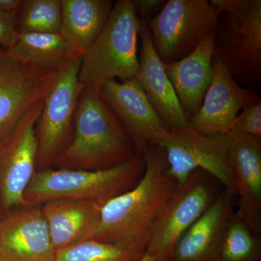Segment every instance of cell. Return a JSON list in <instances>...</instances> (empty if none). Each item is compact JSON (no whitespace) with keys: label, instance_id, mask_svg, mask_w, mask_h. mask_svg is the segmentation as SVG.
<instances>
[{"label":"cell","instance_id":"1","mask_svg":"<svg viewBox=\"0 0 261 261\" xmlns=\"http://www.w3.org/2000/svg\"><path fill=\"white\" fill-rule=\"evenodd\" d=\"M142 154L145 161L143 176L129 191L102 205L99 224L86 240L147 250L152 228L177 184L166 173L168 163L161 146L149 144Z\"/></svg>","mask_w":261,"mask_h":261},{"label":"cell","instance_id":"2","mask_svg":"<svg viewBox=\"0 0 261 261\" xmlns=\"http://www.w3.org/2000/svg\"><path fill=\"white\" fill-rule=\"evenodd\" d=\"M137 153L126 128L98 90L82 88L71 137L51 168L99 171L119 166Z\"/></svg>","mask_w":261,"mask_h":261},{"label":"cell","instance_id":"3","mask_svg":"<svg viewBox=\"0 0 261 261\" xmlns=\"http://www.w3.org/2000/svg\"><path fill=\"white\" fill-rule=\"evenodd\" d=\"M145 171L143 154L119 166L99 171L49 168L36 171L23 194L25 206H39L57 199L108 201L129 191Z\"/></svg>","mask_w":261,"mask_h":261},{"label":"cell","instance_id":"4","mask_svg":"<svg viewBox=\"0 0 261 261\" xmlns=\"http://www.w3.org/2000/svg\"><path fill=\"white\" fill-rule=\"evenodd\" d=\"M140 21L132 0H118L102 32L81 57L79 80L82 88L99 89L108 81L137 77Z\"/></svg>","mask_w":261,"mask_h":261},{"label":"cell","instance_id":"5","mask_svg":"<svg viewBox=\"0 0 261 261\" xmlns=\"http://www.w3.org/2000/svg\"><path fill=\"white\" fill-rule=\"evenodd\" d=\"M215 56L235 80L252 88L261 80V1L219 13L214 31Z\"/></svg>","mask_w":261,"mask_h":261},{"label":"cell","instance_id":"6","mask_svg":"<svg viewBox=\"0 0 261 261\" xmlns=\"http://www.w3.org/2000/svg\"><path fill=\"white\" fill-rule=\"evenodd\" d=\"M219 13L207 0H168L146 22L154 50L166 63L191 53L214 32Z\"/></svg>","mask_w":261,"mask_h":261},{"label":"cell","instance_id":"7","mask_svg":"<svg viewBox=\"0 0 261 261\" xmlns=\"http://www.w3.org/2000/svg\"><path fill=\"white\" fill-rule=\"evenodd\" d=\"M154 144L164 149L166 173L176 182L177 188L194 171L201 169L210 173L225 190L235 194L228 161V135H203L191 128L166 130Z\"/></svg>","mask_w":261,"mask_h":261},{"label":"cell","instance_id":"8","mask_svg":"<svg viewBox=\"0 0 261 261\" xmlns=\"http://www.w3.org/2000/svg\"><path fill=\"white\" fill-rule=\"evenodd\" d=\"M224 187L210 173L197 169L176 189L156 221L146 252L169 257L185 231L210 207Z\"/></svg>","mask_w":261,"mask_h":261},{"label":"cell","instance_id":"9","mask_svg":"<svg viewBox=\"0 0 261 261\" xmlns=\"http://www.w3.org/2000/svg\"><path fill=\"white\" fill-rule=\"evenodd\" d=\"M80 64L81 58L68 63L44 99L35 126L36 171L51 168L69 142L75 108L82 89L79 80Z\"/></svg>","mask_w":261,"mask_h":261},{"label":"cell","instance_id":"10","mask_svg":"<svg viewBox=\"0 0 261 261\" xmlns=\"http://www.w3.org/2000/svg\"><path fill=\"white\" fill-rule=\"evenodd\" d=\"M44 100L29 108L0 140V210L4 216L25 207L23 194L36 173L35 126Z\"/></svg>","mask_w":261,"mask_h":261},{"label":"cell","instance_id":"11","mask_svg":"<svg viewBox=\"0 0 261 261\" xmlns=\"http://www.w3.org/2000/svg\"><path fill=\"white\" fill-rule=\"evenodd\" d=\"M68 63L47 69L33 68L15 61L0 48V140L29 108L45 99Z\"/></svg>","mask_w":261,"mask_h":261},{"label":"cell","instance_id":"12","mask_svg":"<svg viewBox=\"0 0 261 261\" xmlns=\"http://www.w3.org/2000/svg\"><path fill=\"white\" fill-rule=\"evenodd\" d=\"M214 76L200 109L189 121L190 128L201 135H228L239 112L249 103L260 99L252 88L243 87L216 56Z\"/></svg>","mask_w":261,"mask_h":261},{"label":"cell","instance_id":"13","mask_svg":"<svg viewBox=\"0 0 261 261\" xmlns=\"http://www.w3.org/2000/svg\"><path fill=\"white\" fill-rule=\"evenodd\" d=\"M97 90L126 128L138 153L167 130L137 79L108 81Z\"/></svg>","mask_w":261,"mask_h":261},{"label":"cell","instance_id":"14","mask_svg":"<svg viewBox=\"0 0 261 261\" xmlns=\"http://www.w3.org/2000/svg\"><path fill=\"white\" fill-rule=\"evenodd\" d=\"M228 161L237 197L235 215L260 236L261 140L230 132Z\"/></svg>","mask_w":261,"mask_h":261},{"label":"cell","instance_id":"15","mask_svg":"<svg viewBox=\"0 0 261 261\" xmlns=\"http://www.w3.org/2000/svg\"><path fill=\"white\" fill-rule=\"evenodd\" d=\"M41 205L19 207L0 221V260L56 261Z\"/></svg>","mask_w":261,"mask_h":261},{"label":"cell","instance_id":"16","mask_svg":"<svg viewBox=\"0 0 261 261\" xmlns=\"http://www.w3.org/2000/svg\"><path fill=\"white\" fill-rule=\"evenodd\" d=\"M139 38L140 70L136 79L168 132L190 128L188 120L166 73L165 63L154 50L145 21H140Z\"/></svg>","mask_w":261,"mask_h":261},{"label":"cell","instance_id":"17","mask_svg":"<svg viewBox=\"0 0 261 261\" xmlns=\"http://www.w3.org/2000/svg\"><path fill=\"white\" fill-rule=\"evenodd\" d=\"M237 197L223 190L178 240L168 261H215L221 237L236 208Z\"/></svg>","mask_w":261,"mask_h":261},{"label":"cell","instance_id":"18","mask_svg":"<svg viewBox=\"0 0 261 261\" xmlns=\"http://www.w3.org/2000/svg\"><path fill=\"white\" fill-rule=\"evenodd\" d=\"M214 32L207 34L185 58L166 63L165 69L188 121L201 107L214 76Z\"/></svg>","mask_w":261,"mask_h":261},{"label":"cell","instance_id":"19","mask_svg":"<svg viewBox=\"0 0 261 261\" xmlns=\"http://www.w3.org/2000/svg\"><path fill=\"white\" fill-rule=\"evenodd\" d=\"M102 204L89 200L57 199L41 205L55 250L88 238L100 220Z\"/></svg>","mask_w":261,"mask_h":261},{"label":"cell","instance_id":"20","mask_svg":"<svg viewBox=\"0 0 261 261\" xmlns=\"http://www.w3.org/2000/svg\"><path fill=\"white\" fill-rule=\"evenodd\" d=\"M111 0H61L60 34L70 61L80 58L102 32L112 11Z\"/></svg>","mask_w":261,"mask_h":261},{"label":"cell","instance_id":"21","mask_svg":"<svg viewBox=\"0 0 261 261\" xmlns=\"http://www.w3.org/2000/svg\"><path fill=\"white\" fill-rule=\"evenodd\" d=\"M5 50L15 61L33 68H58L72 61L68 59L66 44L60 34L16 32Z\"/></svg>","mask_w":261,"mask_h":261},{"label":"cell","instance_id":"22","mask_svg":"<svg viewBox=\"0 0 261 261\" xmlns=\"http://www.w3.org/2000/svg\"><path fill=\"white\" fill-rule=\"evenodd\" d=\"M261 260V238L234 214L220 241L215 261Z\"/></svg>","mask_w":261,"mask_h":261},{"label":"cell","instance_id":"23","mask_svg":"<svg viewBox=\"0 0 261 261\" xmlns=\"http://www.w3.org/2000/svg\"><path fill=\"white\" fill-rule=\"evenodd\" d=\"M145 252L125 244L88 240L57 250L56 261H140Z\"/></svg>","mask_w":261,"mask_h":261},{"label":"cell","instance_id":"24","mask_svg":"<svg viewBox=\"0 0 261 261\" xmlns=\"http://www.w3.org/2000/svg\"><path fill=\"white\" fill-rule=\"evenodd\" d=\"M61 22V0H25L18 10L16 32L58 34Z\"/></svg>","mask_w":261,"mask_h":261},{"label":"cell","instance_id":"25","mask_svg":"<svg viewBox=\"0 0 261 261\" xmlns=\"http://www.w3.org/2000/svg\"><path fill=\"white\" fill-rule=\"evenodd\" d=\"M230 132L252 136L261 140L260 99L249 103L233 122Z\"/></svg>","mask_w":261,"mask_h":261},{"label":"cell","instance_id":"26","mask_svg":"<svg viewBox=\"0 0 261 261\" xmlns=\"http://www.w3.org/2000/svg\"><path fill=\"white\" fill-rule=\"evenodd\" d=\"M18 10L13 13L0 12V46L3 49L9 47L16 33Z\"/></svg>","mask_w":261,"mask_h":261},{"label":"cell","instance_id":"27","mask_svg":"<svg viewBox=\"0 0 261 261\" xmlns=\"http://www.w3.org/2000/svg\"><path fill=\"white\" fill-rule=\"evenodd\" d=\"M136 14L140 21H147V18L160 11L166 1L164 0H132Z\"/></svg>","mask_w":261,"mask_h":261},{"label":"cell","instance_id":"28","mask_svg":"<svg viewBox=\"0 0 261 261\" xmlns=\"http://www.w3.org/2000/svg\"><path fill=\"white\" fill-rule=\"evenodd\" d=\"M245 0H211L210 3L219 13L231 11L243 4Z\"/></svg>","mask_w":261,"mask_h":261},{"label":"cell","instance_id":"29","mask_svg":"<svg viewBox=\"0 0 261 261\" xmlns=\"http://www.w3.org/2000/svg\"><path fill=\"white\" fill-rule=\"evenodd\" d=\"M22 0H0V12L13 13L17 11L22 4Z\"/></svg>","mask_w":261,"mask_h":261},{"label":"cell","instance_id":"30","mask_svg":"<svg viewBox=\"0 0 261 261\" xmlns=\"http://www.w3.org/2000/svg\"><path fill=\"white\" fill-rule=\"evenodd\" d=\"M140 261H168V257L145 252V255Z\"/></svg>","mask_w":261,"mask_h":261},{"label":"cell","instance_id":"31","mask_svg":"<svg viewBox=\"0 0 261 261\" xmlns=\"http://www.w3.org/2000/svg\"><path fill=\"white\" fill-rule=\"evenodd\" d=\"M4 215H3V212H2L1 210H0V221L4 218Z\"/></svg>","mask_w":261,"mask_h":261},{"label":"cell","instance_id":"32","mask_svg":"<svg viewBox=\"0 0 261 261\" xmlns=\"http://www.w3.org/2000/svg\"><path fill=\"white\" fill-rule=\"evenodd\" d=\"M0 261H2L1 260H0Z\"/></svg>","mask_w":261,"mask_h":261},{"label":"cell","instance_id":"33","mask_svg":"<svg viewBox=\"0 0 261 261\" xmlns=\"http://www.w3.org/2000/svg\"><path fill=\"white\" fill-rule=\"evenodd\" d=\"M259 261H261V260H259Z\"/></svg>","mask_w":261,"mask_h":261}]
</instances>
